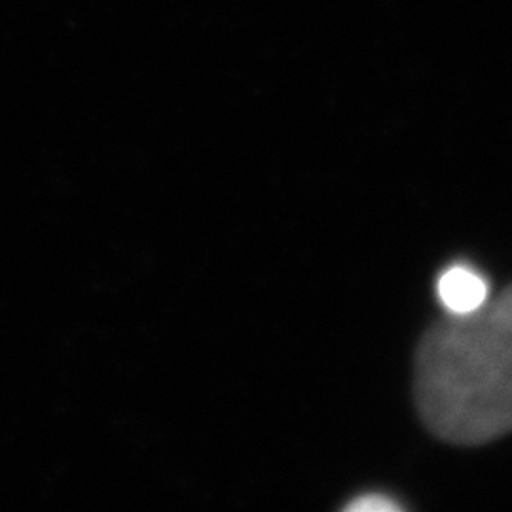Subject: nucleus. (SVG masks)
<instances>
[{"label": "nucleus", "mask_w": 512, "mask_h": 512, "mask_svg": "<svg viewBox=\"0 0 512 512\" xmlns=\"http://www.w3.org/2000/svg\"><path fill=\"white\" fill-rule=\"evenodd\" d=\"M421 420L454 444L512 433V287L469 315H450L416 357Z\"/></svg>", "instance_id": "obj_1"}, {"label": "nucleus", "mask_w": 512, "mask_h": 512, "mask_svg": "<svg viewBox=\"0 0 512 512\" xmlns=\"http://www.w3.org/2000/svg\"><path fill=\"white\" fill-rule=\"evenodd\" d=\"M437 293L440 304L450 315H469L488 302L490 287L476 270L456 264L440 275Z\"/></svg>", "instance_id": "obj_2"}, {"label": "nucleus", "mask_w": 512, "mask_h": 512, "mask_svg": "<svg viewBox=\"0 0 512 512\" xmlns=\"http://www.w3.org/2000/svg\"><path fill=\"white\" fill-rule=\"evenodd\" d=\"M349 512H393L401 511V505L382 494L361 495L346 507Z\"/></svg>", "instance_id": "obj_3"}]
</instances>
